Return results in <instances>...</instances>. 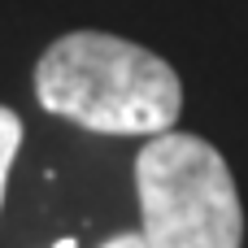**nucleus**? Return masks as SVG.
I'll list each match as a JSON object with an SVG mask.
<instances>
[{
    "label": "nucleus",
    "mask_w": 248,
    "mask_h": 248,
    "mask_svg": "<svg viewBox=\"0 0 248 248\" xmlns=\"http://www.w3.org/2000/svg\"><path fill=\"white\" fill-rule=\"evenodd\" d=\"M35 96L48 113L96 135H161L183 113L174 65L109 31L52 39L35 65Z\"/></svg>",
    "instance_id": "f257e3e1"
},
{
    "label": "nucleus",
    "mask_w": 248,
    "mask_h": 248,
    "mask_svg": "<svg viewBox=\"0 0 248 248\" xmlns=\"http://www.w3.org/2000/svg\"><path fill=\"white\" fill-rule=\"evenodd\" d=\"M135 192L148 248H240L244 205L227 157L187 131L148 135L135 157Z\"/></svg>",
    "instance_id": "f03ea898"
},
{
    "label": "nucleus",
    "mask_w": 248,
    "mask_h": 248,
    "mask_svg": "<svg viewBox=\"0 0 248 248\" xmlns=\"http://www.w3.org/2000/svg\"><path fill=\"white\" fill-rule=\"evenodd\" d=\"M17 144H22V118L0 105V205H4V183H9L13 157H17Z\"/></svg>",
    "instance_id": "7ed1b4c3"
},
{
    "label": "nucleus",
    "mask_w": 248,
    "mask_h": 248,
    "mask_svg": "<svg viewBox=\"0 0 248 248\" xmlns=\"http://www.w3.org/2000/svg\"><path fill=\"white\" fill-rule=\"evenodd\" d=\"M100 248H148V240H144V231H126V235H113V240H105Z\"/></svg>",
    "instance_id": "20e7f679"
},
{
    "label": "nucleus",
    "mask_w": 248,
    "mask_h": 248,
    "mask_svg": "<svg viewBox=\"0 0 248 248\" xmlns=\"http://www.w3.org/2000/svg\"><path fill=\"white\" fill-rule=\"evenodd\" d=\"M52 248H78V240H57Z\"/></svg>",
    "instance_id": "39448f33"
}]
</instances>
